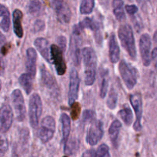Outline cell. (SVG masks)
<instances>
[{
  "label": "cell",
  "instance_id": "cell-1",
  "mask_svg": "<svg viewBox=\"0 0 157 157\" xmlns=\"http://www.w3.org/2000/svg\"><path fill=\"white\" fill-rule=\"evenodd\" d=\"M82 56L85 65V83L90 86L95 82L97 67V56L93 48L85 47L82 51Z\"/></svg>",
  "mask_w": 157,
  "mask_h": 157
},
{
  "label": "cell",
  "instance_id": "cell-2",
  "mask_svg": "<svg viewBox=\"0 0 157 157\" xmlns=\"http://www.w3.org/2000/svg\"><path fill=\"white\" fill-rule=\"evenodd\" d=\"M118 36L121 42L122 46L127 52L130 58L135 60L136 59V48L133 30L129 24H123L118 29Z\"/></svg>",
  "mask_w": 157,
  "mask_h": 157
},
{
  "label": "cell",
  "instance_id": "cell-3",
  "mask_svg": "<svg viewBox=\"0 0 157 157\" xmlns=\"http://www.w3.org/2000/svg\"><path fill=\"white\" fill-rule=\"evenodd\" d=\"M119 72L123 82L128 90L134 88L139 78V72L135 67L126 63L124 59L121 60L119 65Z\"/></svg>",
  "mask_w": 157,
  "mask_h": 157
},
{
  "label": "cell",
  "instance_id": "cell-4",
  "mask_svg": "<svg viewBox=\"0 0 157 157\" xmlns=\"http://www.w3.org/2000/svg\"><path fill=\"white\" fill-rule=\"evenodd\" d=\"M43 113V102L41 97L37 93H34L30 96L29 102V123L33 129L38 127L39 120Z\"/></svg>",
  "mask_w": 157,
  "mask_h": 157
},
{
  "label": "cell",
  "instance_id": "cell-5",
  "mask_svg": "<svg viewBox=\"0 0 157 157\" xmlns=\"http://www.w3.org/2000/svg\"><path fill=\"white\" fill-rule=\"evenodd\" d=\"M82 29L78 25H75L72 29V36L70 40V56L72 61L75 66H79L81 62V52L80 46L82 44V36H81Z\"/></svg>",
  "mask_w": 157,
  "mask_h": 157
},
{
  "label": "cell",
  "instance_id": "cell-6",
  "mask_svg": "<svg viewBox=\"0 0 157 157\" xmlns=\"http://www.w3.org/2000/svg\"><path fill=\"white\" fill-rule=\"evenodd\" d=\"M56 131V121L52 116H47L42 120L40 127L38 129V137L43 143L50 141Z\"/></svg>",
  "mask_w": 157,
  "mask_h": 157
},
{
  "label": "cell",
  "instance_id": "cell-7",
  "mask_svg": "<svg viewBox=\"0 0 157 157\" xmlns=\"http://www.w3.org/2000/svg\"><path fill=\"white\" fill-rule=\"evenodd\" d=\"M40 72H41V85L43 88L48 90L52 96H56L59 93L58 84L55 77L50 73L49 70L46 68L44 65H42L40 67Z\"/></svg>",
  "mask_w": 157,
  "mask_h": 157
},
{
  "label": "cell",
  "instance_id": "cell-8",
  "mask_svg": "<svg viewBox=\"0 0 157 157\" xmlns=\"http://www.w3.org/2000/svg\"><path fill=\"white\" fill-rule=\"evenodd\" d=\"M103 123L99 120H96L90 123L86 136V141L90 146H95L101 140L103 136Z\"/></svg>",
  "mask_w": 157,
  "mask_h": 157
},
{
  "label": "cell",
  "instance_id": "cell-9",
  "mask_svg": "<svg viewBox=\"0 0 157 157\" xmlns=\"http://www.w3.org/2000/svg\"><path fill=\"white\" fill-rule=\"evenodd\" d=\"M12 102L16 113V120L19 122H22L25 120L26 109H25V100L20 90H14L11 94Z\"/></svg>",
  "mask_w": 157,
  "mask_h": 157
},
{
  "label": "cell",
  "instance_id": "cell-10",
  "mask_svg": "<svg viewBox=\"0 0 157 157\" xmlns=\"http://www.w3.org/2000/svg\"><path fill=\"white\" fill-rule=\"evenodd\" d=\"M52 6L56 13L57 19L62 24L70 22L72 13L69 6L63 0H52Z\"/></svg>",
  "mask_w": 157,
  "mask_h": 157
},
{
  "label": "cell",
  "instance_id": "cell-11",
  "mask_svg": "<svg viewBox=\"0 0 157 157\" xmlns=\"http://www.w3.org/2000/svg\"><path fill=\"white\" fill-rule=\"evenodd\" d=\"M152 41L149 34L144 33L140 39V51L141 54L142 61L145 66H149L152 60V52H151Z\"/></svg>",
  "mask_w": 157,
  "mask_h": 157
},
{
  "label": "cell",
  "instance_id": "cell-12",
  "mask_svg": "<svg viewBox=\"0 0 157 157\" xmlns=\"http://www.w3.org/2000/svg\"><path fill=\"white\" fill-rule=\"evenodd\" d=\"M129 100L136 113V122L133 128L136 131H140L142 129L141 120L143 116V99L141 94L140 93H133L129 97Z\"/></svg>",
  "mask_w": 157,
  "mask_h": 157
},
{
  "label": "cell",
  "instance_id": "cell-13",
  "mask_svg": "<svg viewBox=\"0 0 157 157\" xmlns=\"http://www.w3.org/2000/svg\"><path fill=\"white\" fill-rule=\"evenodd\" d=\"M81 29H90L94 33V38L96 40V44L99 46H102V25L100 23L94 19L90 18H85L82 22L78 24Z\"/></svg>",
  "mask_w": 157,
  "mask_h": 157
},
{
  "label": "cell",
  "instance_id": "cell-14",
  "mask_svg": "<svg viewBox=\"0 0 157 157\" xmlns=\"http://www.w3.org/2000/svg\"><path fill=\"white\" fill-rule=\"evenodd\" d=\"M13 122V111L9 104H3L0 108V132L5 133L11 128Z\"/></svg>",
  "mask_w": 157,
  "mask_h": 157
},
{
  "label": "cell",
  "instance_id": "cell-15",
  "mask_svg": "<svg viewBox=\"0 0 157 157\" xmlns=\"http://www.w3.org/2000/svg\"><path fill=\"white\" fill-rule=\"evenodd\" d=\"M51 53L56 71L59 75H64L66 71V63L63 57V52L56 45L51 46Z\"/></svg>",
  "mask_w": 157,
  "mask_h": 157
},
{
  "label": "cell",
  "instance_id": "cell-16",
  "mask_svg": "<svg viewBox=\"0 0 157 157\" xmlns=\"http://www.w3.org/2000/svg\"><path fill=\"white\" fill-rule=\"evenodd\" d=\"M79 77L76 69H72L69 74V104L72 105L78 98V89H79Z\"/></svg>",
  "mask_w": 157,
  "mask_h": 157
},
{
  "label": "cell",
  "instance_id": "cell-17",
  "mask_svg": "<svg viewBox=\"0 0 157 157\" xmlns=\"http://www.w3.org/2000/svg\"><path fill=\"white\" fill-rule=\"evenodd\" d=\"M34 46L46 62L49 64L53 63L51 53V46H49V43L47 39L45 38H37L34 42Z\"/></svg>",
  "mask_w": 157,
  "mask_h": 157
},
{
  "label": "cell",
  "instance_id": "cell-18",
  "mask_svg": "<svg viewBox=\"0 0 157 157\" xmlns=\"http://www.w3.org/2000/svg\"><path fill=\"white\" fill-rule=\"evenodd\" d=\"M36 59L37 52L33 48H29L26 50V70L27 73L29 74L33 78L36 74Z\"/></svg>",
  "mask_w": 157,
  "mask_h": 157
},
{
  "label": "cell",
  "instance_id": "cell-19",
  "mask_svg": "<svg viewBox=\"0 0 157 157\" xmlns=\"http://www.w3.org/2000/svg\"><path fill=\"white\" fill-rule=\"evenodd\" d=\"M120 49L114 33H112L109 40V56L112 63H116L120 60Z\"/></svg>",
  "mask_w": 157,
  "mask_h": 157
},
{
  "label": "cell",
  "instance_id": "cell-20",
  "mask_svg": "<svg viewBox=\"0 0 157 157\" xmlns=\"http://www.w3.org/2000/svg\"><path fill=\"white\" fill-rule=\"evenodd\" d=\"M22 11L19 10H14L13 13V30L16 34V36L18 38L21 39L23 37V28L22 25Z\"/></svg>",
  "mask_w": 157,
  "mask_h": 157
},
{
  "label": "cell",
  "instance_id": "cell-21",
  "mask_svg": "<svg viewBox=\"0 0 157 157\" xmlns=\"http://www.w3.org/2000/svg\"><path fill=\"white\" fill-rule=\"evenodd\" d=\"M121 127L122 123H120V120H116L111 123L109 129L110 140L115 147H118V145H119V136H120Z\"/></svg>",
  "mask_w": 157,
  "mask_h": 157
},
{
  "label": "cell",
  "instance_id": "cell-22",
  "mask_svg": "<svg viewBox=\"0 0 157 157\" xmlns=\"http://www.w3.org/2000/svg\"><path fill=\"white\" fill-rule=\"evenodd\" d=\"M60 121H61L62 132H63L62 143L65 145L69 140V134H70L71 120L66 113H62L60 116Z\"/></svg>",
  "mask_w": 157,
  "mask_h": 157
},
{
  "label": "cell",
  "instance_id": "cell-23",
  "mask_svg": "<svg viewBox=\"0 0 157 157\" xmlns=\"http://www.w3.org/2000/svg\"><path fill=\"white\" fill-rule=\"evenodd\" d=\"M112 5H113V13L116 19L119 22H124L126 20V14L123 9L124 2L123 0H113Z\"/></svg>",
  "mask_w": 157,
  "mask_h": 157
},
{
  "label": "cell",
  "instance_id": "cell-24",
  "mask_svg": "<svg viewBox=\"0 0 157 157\" xmlns=\"http://www.w3.org/2000/svg\"><path fill=\"white\" fill-rule=\"evenodd\" d=\"M0 16L2 17L0 27L4 32H8L10 28V13L6 6L0 4Z\"/></svg>",
  "mask_w": 157,
  "mask_h": 157
},
{
  "label": "cell",
  "instance_id": "cell-25",
  "mask_svg": "<svg viewBox=\"0 0 157 157\" xmlns=\"http://www.w3.org/2000/svg\"><path fill=\"white\" fill-rule=\"evenodd\" d=\"M33 78L29 73H23L19 76V82L27 95H29L33 90Z\"/></svg>",
  "mask_w": 157,
  "mask_h": 157
},
{
  "label": "cell",
  "instance_id": "cell-26",
  "mask_svg": "<svg viewBox=\"0 0 157 157\" xmlns=\"http://www.w3.org/2000/svg\"><path fill=\"white\" fill-rule=\"evenodd\" d=\"M79 149V140L75 137H72L68 140L66 144L64 145V152L67 155H73L76 153Z\"/></svg>",
  "mask_w": 157,
  "mask_h": 157
},
{
  "label": "cell",
  "instance_id": "cell-27",
  "mask_svg": "<svg viewBox=\"0 0 157 157\" xmlns=\"http://www.w3.org/2000/svg\"><path fill=\"white\" fill-rule=\"evenodd\" d=\"M101 86L100 97L104 99L105 97L109 88V71L108 69H101Z\"/></svg>",
  "mask_w": 157,
  "mask_h": 157
},
{
  "label": "cell",
  "instance_id": "cell-28",
  "mask_svg": "<svg viewBox=\"0 0 157 157\" xmlns=\"http://www.w3.org/2000/svg\"><path fill=\"white\" fill-rule=\"evenodd\" d=\"M118 113L126 126H129L132 124V120H133V115H132V110L129 106H125L124 108L120 109Z\"/></svg>",
  "mask_w": 157,
  "mask_h": 157
},
{
  "label": "cell",
  "instance_id": "cell-29",
  "mask_svg": "<svg viewBox=\"0 0 157 157\" xmlns=\"http://www.w3.org/2000/svg\"><path fill=\"white\" fill-rule=\"evenodd\" d=\"M95 6V0H81L80 10L81 14L88 15L93 12Z\"/></svg>",
  "mask_w": 157,
  "mask_h": 157
},
{
  "label": "cell",
  "instance_id": "cell-30",
  "mask_svg": "<svg viewBox=\"0 0 157 157\" xmlns=\"http://www.w3.org/2000/svg\"><path fill=\"white\" fill-rule=\"evenodd\" d=\"M118 102V93L114 88H112L109 91V97L107 99V106L109 109L113 110L117 105Z\"/></svg>",
  "mask_w": 157,
  "mask_h": 157
},
{
  "label": "cell",
  "instance_id": "cell-31",
  "mask_svg": "<svg viewBox=\"0 0 157 157\" xmlns=\"http://www.w3.org/2000/svg\"><path fill=\"white\" fill-rule=\"evenodd\" d=\"M42 4L39 0H31L28 5V11L30 14L36 15L41 10Z\"/></svg>",
  "mask_w": 157,
  "mask_h": 157
},
{
  "label": "cell",
  "instance_id": "cell-32",
  "mask_svg": "<svg viewBox=\"0 0 157 157\" xmlns=\"http://www.w3.org/2000/svg\"><path fill=\"white\" fill-rule=\"evenodd\" d=\"M96 119V113L92 109H86L84 111L82 114V122L83 124H86L88 123H91L93 120Z\"/></svg>",
  "mask_w": 157,
  "mask_h": 157
},
{
  "label": "cell",
  "instance_id": "cell-33",
  "mask_svg": "<svg viewBox=\"0 0 157 157\" xmlns=\"http://www.w3.org/2000/svg\"><path fill=\"white\" fill-rule=\"evenodd\" d=\"M9 148L8 140L3 134H0V157H3Z\"/></svg>",
  "mask_w": 157,
  "mask_h": 157
},
{
  "label": "cell",
  "instance_id": "cell-34",
  "mask_svg": "<svg viewBox=\"0 0 157 157\" xmlns=\"http://www.w3.org/2000/svg\"><path fill=\"white\" fill-rule=\"evenodd\" d=\"M96 157H110L109 146L106 144L100 145L96 152Z\"/></svg>",
  "mask_w": 157,
  "mask_h": 157
},
{
  "label": "cell",
  "instance_id": "cell-35",
  "mask_svg": "<svg viewBox=\"0 0 157 157\" xmlns=\"http://www.w3.org/2000/svg\"><path fill=\"white\" fill-rule=\"evenodd\" d=\"M45 29V23L43 21L40 20V19H38L35 22L34 25L33 27V32L34 33H37L39 32L43 31Z\"/></svg>",
  "mask_w": 157,
  "mask_h": 157
},
{
  "label": "cell",
  "instance_id": "cell-36",
  "mask_svg": "<svg viewBox=\"0 0 157 157\" xmlns=\"http://www.w3.org/2000/svg\"><path fill=\"white\" fill-rule=\"evenodd\" d=\"M56 42L58 43V46L62 49L63 52H65L66 48V38L63 36H59L56 39Z\"/></svg>",
  "mask_w": 157,
  "mask_h": 157
},
{
  "label": "cell",
  "instance_id": "cell-37",
  "mask_svg": "<svg viewBox=\"0 0 157 157\" xmlns=\"http://www.w3.org/2000/svg\"><path fill=\"white\" fill-rule=\"evenodd\" d=\"M125 9H126L128 14L131 15V16H133L138 12V7L135 5H127L126 6Z\"/></svg>",
  "mask_w": 157,
  "mask_h": 157
},
{
  "label": "cell",
  "instance_id": "cell-38",
  "mask_svg": "<svg viewBox=\"0 0 157 157\" xmlns=\"http://www.w3.org/2000/svg\"><path fill=\"white\" fill-rule=\"evenodd\" d=\"M152 59L153 60V63H154V66H155V72H156V74H157V48H155V49L152 50Z\"/></svg>",
  "mask_w": 157,
  "mask_h": 157
},
{
  "label": "cell",
  "instance_id": "cell-39",
  "mask_svg": "<svg viewBox=\"0 0 157 157\" xmlns=\"http://www.w3.org/2000/svg\"><path fill=\"white\" fill-rule=\"evenodd\" d=\"M81 157H96V152L94 149H89L83 152Z\"/></svg>",
  "mask_w": 157,
  "mask_h": 157
},
{
  "label": "cell",
  "instance_id": "cell-40",
  "mask_svg": "<svg viewBox=\"0 0 157 157\" xmlns=\"http://www.w3.org/2000/svg\"><path fill=\"white\" fill-rule=\"evenodd\" d=\"M4 70H5V65H4L2 59H0V75L3 74Z\"/></svg>",
  "mask_w": 157,
  "mask_h": 157
},
{
  "label": "cell",
  "instance_id": "cell-41",
  "mask_svg": "<svg viewBox=\"0 0 157 157\" xmlns=\"http://www.w3.org/2000/svg\"><path fill=\"white\" fill-rule=\"evenodd\" d=\"M99 3L101 4L102 6H103L104 8H107L109 4V0H99Z\"/></svg>",
  "mask_w": 157,
  "mask_h": 157
},
{
  "label": "cell",
  "instance_id": "cell-42",
  "mask_svg": "<svg viewBox=\"0 0 157 157\" xmlns=\"http://www.w3.org/2000/svg\"><path fill=\"white\" fill-rule=\"evenodd\" d=\"M153 41H154V43H155V48H157V30L155 32V33H154Z\"/></svg>",
  "mask_w": 157,
  "mask_h": 157
},
{
  "label": "cell",
  "instance_id": "cell-43",
  "mask_svg": "<svg viewBox=\"0 0 157 157\" xmlns=\"http://www.w3.org/2000/svg\"><path fill=\"white\" fill-rule=\"evenodd\" d=\"M6 41V38L2 33H0V44H2V43H5Z\"/></svg>",
  "mask_w": 157,
  "mask_h": 157
},
{
  "label": "cell",
  "instance_id": "cell-44",
  "mask_svg": "<svg viewBox=\"0 0 157 157\" xmlns=\"http://www.w3.org/2000/svg\"><path fill=\"white\" fill-rule=\"evenodd\" d=\"M1 88H2V82L0 81V90H1Z\"/></svg>",
  "mask_w": 157,
  "mask_h": 157
},
{
  "label": "cell",
  "instance_id": "cell-45",
  "mask_svg": "<svg viewBox=\"0 0 157 157\" xmlns=\"http://www.w3.org/2000/svg\"><path fill=\"white\" fill-rule=\"evenodd\" d=\"M65 157H66V156H65Z\"/></svg>",
  "mask_w": 157,
  "mask_h": 157
}]
</instances>
